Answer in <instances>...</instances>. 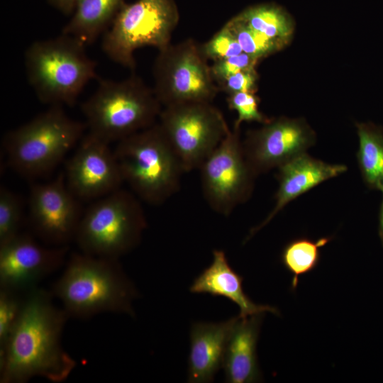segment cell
<instances>
[{
    "mask_svg": "<svg viewBox=\"0 0 383 383\" xmlns=\"http://www.w3.org/2000/svg\"><path fill=\"white\" fill-rule=\"evenodd\" d=\"M86 45L75 38L60 35L32 43L26 51L29 83L40 101L50 106H72L87 84L96 77V63Z\"/></svg>",
    "mask_w": 383,
    "mask_h": 383,
    "instance_id": "4",
    "label": "cell"
},
{
    "mask_svg": "<svg viewBox=\"0 0 383 383\" xmlns=\"http://www.w3.org/2000/svg\"><path fill=\"white\" fill-rule=\"evenodd\" d=\"M331 238H321L313 241L307 238H299L290 241L284 248L282 262L292 274V287L294 289L299 277L312 271L318 264L320 248L326 245Z\"/></svg>",
    "mask_w": 383,
    "mask_h": 383,
    "instance_id": "23",
    "label": "cell"
},
{
    "mask_svg": "<svg viewBox=\"0 0 383 383\" xmlns=\"http://www.w3.org/2000/svg\"><path fill=\"white\" fill-rule=\"evenodd\" d=\"M158 123L185 172L199 169L231 131L221 111L209 102L164 106Z\"/></svg>",
    "mask_w": 383,
    "mask_h": 383,
    "instance_id": "9",
    "label": "cell"
},
{
    "mask_svg": "<svg viewBox=\"0 0 383 383\" xmlns=\"http://www.w3.org/2000/svg\"><path fill=\"white\" fill-rule=\"evenodd\" d=\"M123 182L143 201L162 204L185 172L159 123L118 142L113 150Z\"/></svg>",
    "mask_w": 383,
    "mask_h": 383,
    "instance_id": "5",
    "label": "cell"
},
{
    "mask_svg": "<svg viewBox=\"0 0 383 383\" xmlns=\"http://www.w3.org/2000/svg\"><path fill=\"white\" fill-rule=\"evenodd\" d=\"M109 145L88 133L68 160L66 182L78 199H99L121 189L123 179Z\"/></svg>",
    "mask_w": 383,
    "mask_h": 383,
    "instance_id": "15",
    "label": "cell"
},
{
    "mask_svg": "<svg viewBox=\"0 0 383 383\" xmlns=\"http://www.w3.org/2000/svg\"><path fill=\"white\" fill-rule=\"evenodd\" d=\"M258 74L255 68L240 71L218 84L219 90L228 95L238 92L255 93L257 90Z\"/></svg>",
    "mask_w": 383,
    "mask_h": 383,
    "instance_id": "30",
    "label": "cell"
},
{
    "mask_svg": "<svg viewBox=\"0 0 383 383\" xmlns=\"http://www.w3.org/2000/svg\"><path fill=\"white\" fill-rule=\"evenodd\" d=\"M123 4V0H78L62 33L89 45L109 29Z\"/></svg>",
    "mask_w": 383,
    "mask_h": 383,
    "instance_id": "20",
    "label": "cell"
},
{
    "mask_svg": "<svg viewBox=\"0 0 383 383\" xmlns=\"http://www.w3.org/2000/svg\"><path fill=\"white\" fill-rule=\"evenodd\" d=\"M200 50L206 60L213 61L243 52L238 42L225 25L209 40L200 45Z\"/></svg>",
    "mask_w": 383,
    "mask_h": 383,
    "instance_id": "28",
    "label": "cell"
},
{
    "mask_svg": "<svg viewBox=\"0 0 383 383\" xmlns=\"http://www.w3.org/2000/svg\"><path fill=\"white\" fill-rule=\"evenodd\" d=\"M199 170L204 196L214 211L228 216L250 197L257 176L245 156L240 127L233 126Z\"/></svg>",
    "mask_w": 383,
    "mask_h": 383,
    "instance_id": "11",
    "label": "cell"
},
{
    "mask_svg": "<svg viewBox=\"0 0 383 383\" xmlns=\"http://www.w3.org/2000/svg\"><path fill=\"white\" fill-rule=\"evenodd\" d=\"M146 226L138 199L119 189L98 199L82 214L74 240L84 253L118 259L139 244Z\"/></svg>",
    "mask_w": 383,
    "mask_h": 383,
    "instance_id": "7",
    "label": "cell"
},
{
    "mask_svg": "<svg viewBox=\"0 0 383 383\" xmlns=\"http://www.w3.org/2000/svg\"><path fill=\"white\" fill-rule=\"evenodd\" d=\"M82 213L76 197L61 172L47 183L31 187L29 218L35 234L55 246L67 245L74 240Z\"/></svg>",
    "mask_w": 383,
    "mask_h": 383,
    "instance_id": "12",
    "label": "cell"
},
{
    "mask_svg": "<svg viewBox=\"0 0 383 383\" xmlns=\"http://www.w3.org/2000/svg\"><path fill=\"white\" fill-rule=\"evenodd\" d=\"M358 166L364 182L383 192V129L370 123H357Z\"/></svg>",
    "mask_w": 383,
    "mask_h": 383,
    "instance_id": "21",
    "label": "cell"
},
{
    "mask_svg": "<svg viewBox=\"0 0 383 383\" xmlns=\"http://www.w3.org/2000/svg\"><path fill=\"white\" fill-rule=\"evenodd\" d=\"M67 245L45 248L19 233L0 245V288L20 294L37 287L65 261Z\"/></svg>",
    "mask_w": 383,
    "mask_h": 383,
    "instance_id": "14",
    "label": "cell"
},
{
    "mask_svg": "<svg viewBox=\"0 0 383 383\" xmlns=\"http://www.w3.org/2000/svg\"><path fill=\"white\" fill-rule=\"evenodd\" d=\"M263 314L238 316L223 357L222 367L226 382L250 383L260 379L256 348Z\"/></svg>",
    "mask_w": 383,
    "mask_h": 383,
    "instance_id": "18",
    "label": "cell"
},
{
    "mask_svg": "<svg viewBox=\"0 0 383 383\" xmlns=\"http://www.w3.org/2000/svg\"><path fill=\"white\" fill-rule=\"evenodd\" d=\"M259 60L245 52L216 60L210 66L212 77L218 85L228 77L240 71L255 68Z\"/></svg>",
    "mask_w": 383,
    "mask_h": 383,
    "instance_id": "29",
    "label": "cell"
},
{
    "mask_svg": "<svg viewBox=\"0 0 383 383\" xmlns=\"http://www.w3.org/2000/svg\"><path fill=\"white\" fill-rule=\"evenodd\" d=\"M179 19L174 0L124 3L104 34L102 49L112 61L133 71L135 51L145 46L160 50L169 45Z\"/></svg>",
    "mask_w": 383,
    "mask_h": 383,
    "instance_id": "8",
    "label": "cell"
},
{
    "mask_svg": "<svg viewBox=\"0 0 383 383\" xmlns=\"http://www.w3.org/2000/svg\"><path fill=\"white\" fill-rule=\"evenodd\" d=\"M21 294L0 288V350L6 345L21 313Z\"/></svg>",
    "mask_w": 383,
    "mask_h": 383,
    "instance_id": "26",
    "label": "cell"
},
{
    "mask_svg": "<svg viewBox=\"0 0 383 383\" xmlns=\"http://www.w3.org/2000/svg\"><path fill=\"white\" fill-rule=\"evenodd\" d=\"M153 67V91L162 106L209 102L219 88L200 45L188 38L158 50Z\"/></svg>",
    "mask_w": 383,
    "mask_h": 383,
    "instance_id": "10",
    "label": "cell"
},
{
    "mask_svg": "<svg viewBox=\"0 0 383 383\" xmlns=\"http://www.w3.org/2000/svg\"><path fill=\"white\" fill-rule=\"evenodd\" d=\"M250 27L284 45L293 33V23L281 8L270 4L248 8L238 14Z\"/></svg>",
    "mask_w": 383,
    "mask_h": 383,
    "instance_id": "22",
    "label": "cell"
},
{
    "mask_svg": "<svg viewBox=\"0 0 383 383\" xmlns=\"http://www.w3.org/2000/svg\"><path fill=\"white\" fill-rule=\"evenodd\" d=\"M225 26L237 40L243 52L258 60L273 54L285 46L252 29L238 15L230 19Z\"/></svg>",
    "mask_w": 383,
    "mask_h": 383,
    "instance_id": "24",
    "label": "cell"
},
{
    "mask_svg": "<svg viewBox=\"0 0 383 383\" xmlns=\"http://www.w3.org/2000/svg\"><path fill=\"white\" fill-rule=\"evenodd\" d=\"M53 6L65 13H73L78 0H48Z\"/></svg>",
    "mask_w": 383,
    "mask_h": 383,
    "instance_id": "31",
    "label": "cell"
},
{
    "mask_svg": "<svg viewBox=\"0 0 383 383\" xmlns=\"http://www.w3.org/2000/svg\"><path fill=\"white\" fill-rule=\"evenodd\" d=\"M237 317L222 322H196L192 325L189 382L206 383L213 380L222 367L227 341Z\"/></svg>",
    "mask_w": 383,
    "mask_h": 383,
    "instance_id": "17",
    "label": "cell"
},
{
    "mask_svg": "<svg viewBox=\"0 0 383 383\" xmlns=\"http://www.w3.org/2000/svg\"><path fill=\"white\" fill-rule=\"evenodd\" d=\"M243 280L230 266L225 252L215 250L211 264L194 280L189 290L228 299L239 307L241 318L265 312L278 314L274 307L255 304L244 292Z\"/></svg>",
    "mask_w": 383,
    "mask_h": 383,
    "instance_id": "19",
    "label": "cell"
},
{
    "mask_svg": "<svg viewBox=\"0 0 383 383\" xmlns=\"http://www.w3.org/2000/svg\"><path fill=\"white\" fill-rule=\"evenodd\" d=\"M228 106L238 113V118L233 126L240 127L244 121L267 123L270 119L262 114L259 109V99L255 93L238 92L230 94L227 98Z\"/></svg>",
    "mask_w": 383,
    "mask_h": 383,
    "instance_id": "27",
    "label": "cell"
},
{
    "mask_svg": "<svg viewBox=\"0 0 383 383\" xmlns=\"http://www.w3.org/2000/svg\"><path fill=\"white\" fill-rule=\"evenodd\" d=\"M19 197L1 186L0 189V245L18 235L22 218Z\"/></svg>",
    "mask_w": 383,
    "mask_h": 383,
    "instance_id": "25",
    "label": "cell"
},
{
    "mask_svg": "<svg viewBox=\"0 0 383 383\" xmlns=\"http://www.w3.org/2000/svg\"><path fill=\"white\" fill-rule=\"evenodd\" d=\"M346 170L347 167L344 165L330 164L306 152L279 167L277 175L279 187L274 196L275 206L267 217L251 230L250 236L267 224L290 201Z\"/></svg>",
    "mask_w": 383,
    "mask_h": 383,
    "instance_id": "16",
    "label": "cell"
},
{
    "mask_svg": "<svg viewBox=\"0 0 383 383\" xmlns=\"http://www.w3.org/2000/svg\"><path fill=\"white\" fill-rule=\"evenodd\" d=\"M53 298L51 291L38 287L25 293L19 318L0 350L1 383H26L36 377L60 383L75 368L61 343L69 316Z\"/></svg>",
    "mask_w": 383,
    "mask_h": 383,
    "instance_id": "1",
    "label": "cell"
},
{
    "mask_svg": "<svg viewBox=\"0 0 383 383\" xmlns=\"http://www.w3.org/2000/svg\"><path fill=\"white\" fill-rule=\"evenodd\" d=\"M51 292L69 318H89L101 313L135 316L133 303L138 297L134 284L118 259L72 253Z\"/></svg>",
    "mask_w": 383,
    "mask_h": 383,
    "instance_id": "2",
    "label": "cell"
},
{
    "mask_svg": "<svg viewBox=\"0 0 383 383\" xmlns=\"http://www.w3.org/2000/svg\"><path fill=\"white\" fill-rule=\"evenodd\" d=\"M162 107L153 89L133 74L121 81L100 79L82 111L88 133L110 144L154 125Z\"/></svg>",
    "mask_w": 383,
    "mask_h": 383,
    "instance_id": "3",
    "label": "cell"
},
{
    "mask_svg": "<svg viewBox=\"0 0 383 383\" xmlns=\"http://www.w3.org/2000/svg\"><path fill=\"white\" fill-rule=\"evenodd\" d=\"M383 194V192H382ZM379 235L383 243V199L380 208L379 213Z\"/></svg>",
    "mask_w": 383,
    "mask_h": 383,
    "instance_id": "32",
    "label": "cell"
},
{
    "mask_svg": "<svg viewBox=\"0 0 383 383\" xmlns=\"http://www.w3.org/2000/svg\"><path fill=\"white\" fill-rule=\"evenodd\" d=\"M86 128L85 123L69 117L62 106H50L6 135L8 162L25 177H40L62 161L82 140Z\"/></svg>",
    "mask_w": 383,
    "mask_h": 383,
    "instance_id": "6",
    "label": "cell"
},
{
    "mask_svg": "<svg viewBox=\"0 0 383 383\" xmlns=\"http://www.w3.org/2000/svg\"><path fill=\"white\" fill-rule=\"evenodd\" d=\"M315 141L314 132L304 121L281 117L249 131L242 143L246 160L257 176L306 152Z\"/></svg>",
    "mask_w": 383,
    "mask_h": 383,
    "instance_id": "13",
    "label": "cell"
}]
</instances>
